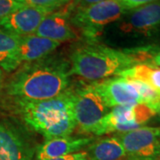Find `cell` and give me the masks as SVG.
Here are the masks:
<instances>
[{"instance_id": "cell-3", "label": "cell", "mask_w": 160, "mask_h": 160, "mask_svg": "<svg viewBox=\"0 0 160 160\" xmlns=\"http://www.w3.org/2000/svg\"><path fill=\"white\" fill-rule=\"evenodd\" d=\"M11 107L23 123L46 141L66 137L77 128L74 116V87L55 97L42 101L12 100Z\"/></svg>"}, {"instance_id": "cell-8", "label": "cell", "mask_w": 160, "mask_h": 160, "mask_svg": "<svg viewBox=\"0 0 160 160\" xmlns=\"http://www.w3.org/2000/svg\"><path fill=\"white\" fill-rule=\"evenodd\" d=\"M126 153V160H159L160 127L143 126L117 133Z\"/></svg>"}, {"instance_id": "cell-6", "label": "cell", "mask_w": 160, "mask_h": 160, "mask_svg": "<svg viewBox=\"0 0 160 160\" xmlns=\"http://www.w3.org/2000/svg\"><path fill=\"white\" fill-rule=\"evenodd\" d=\"M74 116L82 133H92L101 120L110 110L102 97L90 84L80 83L74 86Z\"/></svg>"}, {"instance_id": "cell-14", "label": "cell", "mask_w": 160, "mask_h": 160, "mask_svg": "<svg viewBox=\"0 0 160 160\" xmlns=\"http://www.w3.org/2000/svg\"><path fill=\"white\" fill-rule=\"evenodd\" d=\"M61 44L32 34L21 37L19 45V58L22 63L32 62L52 54Z\"/></svg>"}, {"instance_id": "cell-15", "label": "cell", "mask_w": 160, "mask_h": 160, "mask_svg": "<svg viewBox=\"0 0 160 160\" xmlns=\"http://www.w3.org/2000/svg\"><path fill=\"white\" fill-rule=\"evenodd\" d=\"M21 37L0 27V68L12 72L22 65L19 58Z\"/></svg>"}, {"instance_id": "cell-1", "label": "cell", "mask_w": 160, "mask_h": 160, "mask_svg": "<svg viewBox=\"0 0 160 160\" xmlns=\"http://www.w3.org/2000/svg\"><path fill=\"white\" fill-rule=\"evenodd\" d=\"M159 50L157 45L120 50L97 41H86L75 47L69 54L70 74L92 82L106 79L138 64H151Z\"/></svg>"}, {"instance_id": "cell-13", "label": "cell", "mask_w": 160, "mask_h": 160, "mask_svg": "<svg viewBox=\"0 0 160 160\" xmlns=\"http://www.w3.org/2000/svg\"><path fill=\"white\" fill-rule=\"evenodd\" d=\"M94 141L93 137H72L70 135L48 140L37 149V160L54 158L79 152Z\"/></svg>"}, {"instance_id": "cell-7", "label": "cell", "mask_w": 160, "mask_h": 160, "mask_svg": "<svg viewBox=\"0 0 160 160\" xmlns=\"http://www.w3.org/2000/svg\"><path fill=\"white\" fill-rule=\"evenodd\" d=\"M155 115L153 109L144 103L117 106L101 120L94 135H104L115 132L122 133L136 130L149 123Z\"/></svg>"}, {"instance_id": "cell-12", "label": "cell", "mask_w": 160, "mask_h": 160, "mask_svg": "<svg viewBox=\"0 0 160 160\" xmlns=\"http://www.w3.org/2000/svg\"><path fill=\"white\" fill-rule=\"evenodd\" d=\"M50 12L45 9L24 6L2 19L0 27L19 37L35 34L41 22Z\"/></svg>"}, {"instance_id": "cell-11", "label": "cell", "mask_w": 160, "mask_h": 160, "mask_svg": "<svg viewBox=\"0 0 160 160\" xmlns=\"http://www.w3.org/2000/svg\"><path fill=\"white\" fill-rule=\"evenodd\" d=\"M71 12L67 6L52 12L41 22L35 35L62 44L78 38V32L70 22Z\"/></svg>"}, {"instance_id": "cell-5", "label": "cell", "mask_w": 160, "mask_h": 160, "mask_svg": "<svg viewBox=\"0 0 160 160\" xmlns=\"http://www.w3.org/2000/svg\"><path fill=\"white\" fill-rule=\"evenodd\" d=\"M118 33L135 39L160 37V1L127 11L115 22Z\"/></svg>"}, {"instance_id": "cell-18", "label": "cell", "mask_w": 160, "mask_h": 160, "mask_svg": "<svg viewBox=\"0 0 160 160\" xmlns=\"http://www.w3.org/2000/svg\"><path fill=\"white\" fill-rule=\"evenodd\" d=\"M24 6L53 12L67 6L71 0H18Z\"/></svg>"}, {"instance_id": "cell-25", "label": "cell", "mask_w": 160, "mask_h": 160, "mask_svg": "<svg viewBox=\"0 0 160 160\" xmlns=\"http://www.w3.org/2000/svg\"><path fill=\"white\" fill-rule=\"evenodd\" d=\"M159 160H160V159H159Z\"/></svg>"}, {"instance_id": "cell-9", "label": "cell", "mask_w": 160, "mask_h": 160, "mask_svg": "<svg viewBox=\"0 0 160 160\" xmlns=\"http://www.w3.org/2000/svg\"><path fill=\"white\" fill-rule=\"evenodd\" d=\"M34 153L29 132L22 126L0 119V160H32Z\"/></svg>"}, {"instance_id": "cell-16", "label": "cell", "mask_w": 160, "mask_h": 160, "mask_svg": "<svg viewBox=\"0 0 160 160\" xmlns=\"http://www.w3.org/2000/svg\"><path fill=\"white\" fill-rule=\"evenodd\" d=\"M86 151L89 160H126V150L116 135L94 141Z\"/></svg>"}, {"instance_id": "cell-24", "label": "cell", "mask_w": 160, "mask_h": 160, "mask_svg": "<svg viewBox=\"0 0 160 160\" xmlns=\"http://www.w3.org/2000/svg\"><path fill=\"white\" fill-rule=\"evenodd\" d=\"M155 116H156V118H157V120L160 122V109L156 112V115H155Z\"/></svg>"}, {"instance_id": "cell-17", "label": "cell", "mask_w": 160, "mask_h": 160, "mask_svg": "<svg viewBox=\"0 0 160 160\" xmlns=\"http://www.w3.org/2000/svg\"><path fill=\"white\" fill-rule=\"evenodd\" d=\"M118 77L139 80L160 94V67L153 64H138L121 72Z\"/></svg>"}, {"instance_id": "cell-19", "label": "cell", "mask_w": 160, "mask_h": 160, "mask_svg": "<svg viewBox=\"0 0 160 160\" xmlns=\"http://www.w3.org/2000/svg\"><path fill=\"white\" fill-rule=\"evenodd\" d=\"M23 6L18 0H0V21Z\"/></svg>"}, {"instance_id": "cell-2", "label": "cell", "mask_w": 160, "mask_h": 160, "mask_svg": "<svg viewBox=\"0 0 160 160\" xmlns=\"http://www.w3.org/2000/svg\"><path fill=\"white\" fill-rule=\"evenodd\" d=\"M71 76L69 60L50 54L32 62L22 63L5 82L3 95L21 101L50 99L71 86Z\"/></svg>"}, {"instance_id": "cell-23", "label": "cell", "mask_w": 160, "mask_h": 160, "mask_svg": "<svg viewBox=\"0 0 160 160\" xmlns=\"http://www.w3.org/2000/svg\"><path fill=\"white\" fill-rule=\"evenodd\" d=\"M151 64H153L155 66H158V67H160V50L158 52V53L153 58V60L151 62Z\"/></svg>"}, {"instance_id": "cell-21", "label": "cell", "mask_w": 160, "mask_h": 160, "mask_svg": "<svg viewBox=\"0 0 160 160\" xmlns=\"http://www.w3.org/2000/svg\"><path fill=\"white\" fill-rule=\"evenodd\" d=\"M45 160H89L86 151H79L73 154L66 155L62 157H58L54 158H48Z\"/></svg>"}, {"instance_id": "cell-10", "label": "cell", "mask_w": 160, "mask_h": 160, "mask_svg": "<svg viewBox=\"0 0 160 160\" xmlns=\"http://www.w3.org/2000/svg\"><path fill=\"white\" fill-rule=\"evenodd\" d=\"M91 85L110 109L117 106L142 103L135 88L125 78L115 76L92 82Z\"/></svg>"}, {"instance_id": "cell-20", "label": "cell", "mask_w": 160, "mask_h": 160, "mask_svg": "<svg viewBox=\"0 0 160 160\" xmlns=\"http://www.w3.org/2000/svg\"><path fill=\"white\" fill-rule=\"evenodd\" d=\"M103 1H106V0H71L66 6L70 11V12H73L78 9L91 6L93 4H97L100 2H103Z\"/></svg>"}, {"instance_id": "cell-22", "label": "cell", "mask_w": 160, "mask_h": 160, "mask_svg": "<svg viewBox=\"0 0 160 160\" xmlns=\"http://www.w3.org/2000/svg\"><path fill=\"white\" fill-rule=\"evenodd\" d=\"M4 86H5V79H4V71L0 68V103L2 101L3 93H4Z\"/></svg>"}, {"instance_id": "cell-4", "label": "cell", "mask_w": 160, "mask_h": 160, "mask_svg": "<svg viewBox=\"0 0 160 160\" xmlns=\"http://www.w3.org/2000/svg\"><path fill=\"white\" fill-rule=\"evenodd\" d=\"M126 12L119 0H106L71 12L70 22L86 41H97L103 30L118 22Z\"/></svg>"}]
</instances>
